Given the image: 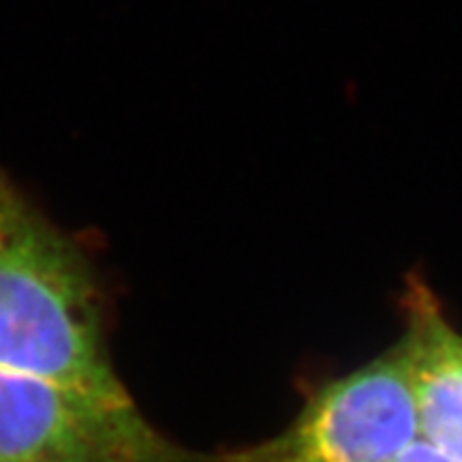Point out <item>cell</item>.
Listing matches in <instances>:
<instances>
[{
    "label": "cell",
    "mask_w": 462,
    "mask_h": 462,
    "mask_svg": "<svg viewBox=\"0 0 462 462\" xmlns=\"http://www.w3.org/2000/svg\"><path fill=\"white\" fill-rule=\"evenodd\" d=\"M0 371L129 394L109 346V296L86 246L0 170Z\"/></svg>",
    "instance_id": "6da1fadb"
},
{
    "label": "cell",
    "mask_w": 462,
    "mask_h": 462,
    "mask_svg": "<svg viewBox=\"0 0 462 462\" xmlns=\"http://www.w3.org/2000/svg\"><path fill=\"white\" fill-rule=\"evenodd\" d=\"M0 462H212L165 437L131 394L0 371Z\"/></svg>",
    "instance_id": "7a4b0ae2"
},
{
    "label": "cell",
    "mask_w": 462,
    "mask_h": 462,
    "mask_svg": "<svg viewBox=\"0 0 462 462\" xmlns=\"http://www.w3.org/2000/svg\"><path fill=\"white\" fill-rule=\"evenodd\" d=\"M420 441L401 343L323 381L281 432L212 462H398Z\"/></svg>",
    "instance_id": "3957f363"
},
{
    "label": "cell",
    "mask_w": 462,
    "mask_h": 462,
    "mask_svg": "<svg viewBox=\"0 0 462 462\" xmlns=\"http://www.w3.org/2000/svg\"><path fill=\"white\" fill-rule=\"evenodd\" d=\"M407 362L420 441L462 460V332L424 281L409 274L401 298Z\"/></svg>",
    "instance_id": "277c9868"
},
{
    "label": "cell",
    "mask_w": 462,
    "mask_h": 462,
    "mask_svg": "<svg viewBox=\"0 0 462 462\" xmlns=\"http://www.w3.org/2000/svg\"><path fill=\"white\" fill-rule=\"evenodd\" d=\"M398 462H462V460H456L452 456L441 454L439 449L430 448L429 443L415 441L413 446L402 454V458Z\"/></svg>",
    "instance_id": "5b68a950"
}]
</instances>
